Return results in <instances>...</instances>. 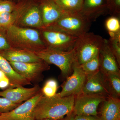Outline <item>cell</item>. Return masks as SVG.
<instances>
[{
    "instance_id": "obj_1",
    "label": "cell",
    "mask_w": 120,
    "mask_h": 120,
    "mask_svg": "<svg viewBox=\"0 0 120 120\" xmlns=\"http://www.w3.org/2000/svg\"><path fill=\"white\" fill-rule=\"evenodd\" d=\"M75 97L74 95L61 97L57 94L51 98L43 95L34 109V120H58L70 115L73 111Z\"/></svg>"
},
{
    "instance_id": "obj_2",
    "label": "cell",
    "mask_w": 120,
    "mask_h": 120,
    "mask_svg": "<svg viewBox=\"0 0 120 120\" xmlns=\"http://www.w3.org/2000/svg\"><path fill=\"white\" fill-rule=\"evenodd\" d=\"M4 29L11 48L34 52L46 48L40 30L15 25Z\"/></svg>"
},
{
    "instance_id": "obj_3",
    "label": "cell",
    "mask_w": 120,
    "mask_h": 120,
    "mask_svg": "<svg viewBox=\"0 0 120 120\" xmlns=\"http://www.w3.org/2000/svg\"><path fill=\"white\" fill-rule=\"evenodd\" d=\"M104 40L100 35L88 32L78 37L73 49L75 62L80 65L94 57L99 53Z\"/></svg>"
},
{
    "instance_id": "obj_4",
    "label": "cell",
    "mask_w": 120,
    "mask_h": 120,
    "mask_svg": "<svg viewBox=\"0 0 120 120\" xmlns=\"http://www.w3.org/2000/svg\"><path fill=\"white\" fill-rule=\"evenodd\" d=\"M37 56L48 64L55 65L60 70L61 78L66 79L73 72L75 62L74 49L65 51L50 48H45L35 52Z\"/></svg>"
},
{
    "instance_id": "obj_5",
    "label": "cell",
    "mask_w": 120,
    "mask_h": 120,
    "mask_svg": "<svg viewBox=\"0 0 120 120\" xmlns=\"http://www.w3.org/2000/svg\"><path fill=\"white\" fill-rule=\"evenodd\" d=\"M46 47L63 50L73 49L78 37L52 26L45 27L40 30Z\"/></svg>"
},
{
    "instance_id": "obj_6",
    "label": "cell",
    "mask_w": 120,
    "mask_h": 120,
    "mask_svg": "<svg viewBox=\"0 0 120 120\" xmlns=\"http://www.w3.org/2000/svg\"><path fill=\"white\" fill-rule=\"evenodd\" d=\"M91 23L79 13L66 12L56 22L49 26L79 37L88 32Z\"/></svg>"
},
{
    "instance_id": "obj_7",
    "label": "cell",
    "mask_w": 120,
    "mask_h": 120,
    "mask_svg": "<svg viewBox=\"0 0 120 120\" xmlns=\"http://www.w3.org/2000/svg\"><path fill=\"white\" fill-rule=\"evenodd\" d=\"M9 62L18 74L35 85L43 79V72L50 68L49 64L43 60L35 62Z\"/></svg>"
},
{
    "instance_id": "obj_8",
    "label": "cell",
    "mask_w": 120,
    "mask_h": 120,
    "mask_svg": "<svg viewBox=\"0 0 120 120\" xmlns=\"http://www.w3.org/2000/svg\"><path fill=\"white\" fill-rule=\"evenodd\" d=\"M108 98L81 93L75 97L73 111L77 116H97L99 105Z\"/></svg>"
},
{
    "instance_id": "obj_9",
    "label": "cell",
    "mask_w": 120,
    "mask_h": 120,
    "mask_svg": "<svg viewBox=\"0 0 120 120\" xmlns=\"http://www.w3.org/2000/svg\"><path fill=\"white\" fill-rule=\"evenodd\" d=\"M86 75L79 64L75 62L73 67V72L62 86V90L57 94L61 97L76 96L82 92V89L86 79Z\"/></svg>"
},
{
    "instance_id": "obj_10",
    "label": "cell",
    "mask_w": 120,
    "mask_h": 120,
    "mask_svg": "<svg viewBox=\"0 0 120 120\" xmlns=\"http://www.w3.org/2000/svg\"><path fill=\"white\" fill-rule=\"evenodd\" d=\"M41 91L10 112L0 113V120H34L35 107L43 96Z\"/></svg>"
},
{
    "instance_id": "obj_11",
    "label": "cell",
    "mask_w": 120,
    "mask_h": 120,
    "mask_svg": "<svg viewBox=\"0 0 120 120\" xmlns=\"http://www.w3.org/2000/svg\"><path fill=\"white\" fill-rule=\"evenodd\" d=\"M86 76L81 93L99 95L106 98L110 97L105 75L99 71L94 74Z\"/></svg>"
},
{
    "instance_id": "obj_12",
    "label": "cell",
    "mask_w": 120,
    "mask_h": 120,
    "mask_svg": "<svg viewBox=\"0 0 120 120\" xmlns=\"http://www.w3.org/2000/svg\"><path fill=\"white\" fill-rule=\"evenodd\" d=\"M109 0H83L79 13L92 22L109 13Z\"/></svg>"
},
{
    "instance_id": "obj_13",
    "label": "cell",
    "mask_w": 120,
    "mask_h": 120,
    "mask_svg": "<svg viewBox=\"0 0 120 120\" xmlns=\"http://www.w3.org/2000/svg\"><path fill=\"white\" fill-rule=\"evenodd\" d=\"M15 25L39 30L44 28L45 27L38 4L32 2Z\"/></svg>"
},
{
    "instance_id": "obj_14",
    "label": "cell",
    "mask_w": 120,
    "mask_h": 120,
    "mask_svg": "<svg viewBox=\"0 0 120 120\" xmlns=\"http://www.w3.org/2000/svg\"><path fill=\"white\" fill-rule=\"evenodd\" d=\"M41 90L38 84L31 88H25L24 86L9 87L0 91V97L5 98L16 104H21L23 102L26 101L34 97Z\"/></svg>"
},
{
    "instance_id": "obj_15",
    "label": "cell",
    "mask_w": 120,
    "mask_h": 120,
    "mask_svg": "<svg viewBox=\"0 0 120 120\" xmlns=\"http://www.w3.org/2000/svg\"><path fill=\"white\" fill-rule=\"evenodd\" d=\"M100 71L105 75L109 73H120V67L110 48L107 39H105L99 52Z\"/></svg>"
},
{
    "instance_id": "obj_16",
    "label": "cell",
    "mask_w": 120,
    "mask_h": 120,
    "mask_svg": "<svg viewBox=\"0 0 120 120\" xmlns=\"http://www.w3.org/2000/svg\"><path fill=\"white\" fill-rule=\"evenodd\" d=\"M38 4L45 27L56 22L66 13L54 0H39Z\"/></svg>"
},
{
    "instance_id": "obj_17",
    "label": "cell",
    "mask_w": 120,
    "mask_h": 120,
    "mask_svg": "<svg viewBox=\"0 0 120 120\" xmlns=\"http://www.w3.org/2000/svg\"><path fill=\"white\" fill-rule=\"evenodd\" d=\"M0 54L9 62H35L43 61L34 52L15 48L0 51Z\"/></svg>"
},
{
    "instance_id": "obj_18",
    "label": "cell",
    "mask_w": 120,
    "mask_h": 120,
    "mask_svg": "<svg viewBox=\"0 0 120 120\" xmlns=\"http://www.w3.org/2000/svg\"><path fill=\"white\" fill-rule=\"evenodd\" d=\"M0 70L5 74L10 80L9 87L15 88L31 84L30 82L16 72L8 61L0 54Z\"/></svg>"
},
{
    "instance_id": "obj_19",
    "label": "cell",
    "mask_w": 120,
    "mask_h": 120,
    "mask_svg": "<svg viewBox=\"0 0 120 120\" xmlns=\"http://www.w3.org/2000/svg\"><path fill=\"white\" fill-rule=\"evenodd\" d=\"M101 110L102 120H120V99L110 97L103 102Z\"/></svg>"
},
{
    "instance_id": "obj_20",
    "label": "cell",
    "mask_w": 120,
    "mask_h": 120,
    "mask_svg": "<svg viewBox=\"0 0 120 120\" xmlns=\"http://www.w3.org/2000/svg\"><path fill=\"white\" fill-rule=\"evenodd\" d=\"M105 75L110 97L120 98V73H109Z\"/></svg>"
},
{
    "instance_id": "obj_21",
    "label": "cell",
    "mask_w": 120,
    "mask_h": 120,
    "mask_svg": "<svg viewBox=\"0 0 120 120\" xmlns=\"http://www.w3.org/2000/svg\"><path fill=\"white\" fill-rule=\"evenodd\" d=\"M62 10L67 13H79L83 0H54Z\"/></svg>"
},
{
    "instance_id": "obj_22",
    "label": "cell",
    "mask_w": 120,
    "mask_h": 120,
    "mask_svg": "<svg viewBox=\"0 0 120 120\" xmlns=\"http://www.w3.org/2000/svg\"><path fill=\"white\" fill-rule=\"evenodd\" d=\"M86 75H90L100 71V61L99 53L91 60L79 65Z\"/></svg>"
},
{
    "instance_id": "obj_23",
    "label": "cell",
    "mask_w": 120,
    "mask_h": 120,
    "mask_svg": "<svg viewBox=\"0 0 120 120\" xmlns=\"http://www.w3.org/2000/svg\"><path fill=\"white\" fill-rule=\"evenodd\" d=\"M119 18L112 16L106 20L105 26L110 38L120 35V21Z\"/></svg>"
},
{
    "instance_id": "obj_24",
    "label": "cell",
    "mask_w": 120,
    "mask_h": 120,
    "mask_svg": "<svg viewBox=\"0 0 120 120\" xmlns=\"http://www.w3.org/2000/svg\"><path fill=\"white\" fill-rule=\"evenodd\" d=\"M58 88V83L56 80L50 79L45 82L41 91L44 96L51 98L56 95Z\"/></svg>"
},
{
    "instance_id": "obj_25",
    "label": "cell",
    "mask_w": 120,
    "mask_h": 120,
    "mask_svg": "<svg viewBox=\"0 0 120 120\" xmlns=\"http://www.w3.org/2000/svg\"><path fill=\"white\" fill-rule=\"evenodd\" d=\"M107 41L110 48L120 67V35L111 37Z\"/></svg>"
},
{
    "instance_id": "obj_26",
    "label": "cell",
    "mask_w": 120,
    "mask_h": 120,
    "mask_svg": "<svg viewBox=\"0 0 120 120\" xmlns=\"http://www.w3.org/2000/svg\"><path fill=\"white\" fill-rule=\"evenodd\" d=\"M20 105L14 103L4 97H0V113L10 112Z\"/></svg>"
},
{
    "instance_id": "obj_27",
    "label": "cell",
    "mask_w": 120,
    "mask_h": 120,
    "mask_svg": "<svg viewBox=\"0 0 120 120\" xmlns=\"http://www.w3.org/2000/svg\"><path fill=\"white\" fill-rule=\"evenodd\" d=\"M18 5L19 2L16 3L12 0L0 1V13L12 11Z\"/></svg>"
},
{
    "instance_id": "obj_28",
    "label": "cell",
    "mask_w": 120,
    "mask_h": 120,
    "mask_svg": "<svg viewBox=\"0 0 120 120\" xmlns=\"http://www.w3.org/2000/svg\"><path fill=\"white\" fill-rule=\"evenodd\" d=\"M109 14L120 18V0H109Z\"/></svg>"
},
{
    "instance_id": "obj_29",
    "label": "cell",
    "mask_w": 120,
    "mask_h": 120,
    "mask_svg": "<svg viewBox=\"0 0 120 120\" xmlns=\"http://www.w3.org/2000/svg\"><path fill=\"white\" fill-rule=\"evenodd\" d=\"M11 48L5 34L4 29L0 28V52Z\"/></svg>"
},
{
    "instance_id": "obj_30",
    "label": "cell",
    "mask_w": 120,
    "mask_h": 120,
    "mask_svg": "<svg viewBox=\"0 0 120 120\" xmlns=\"http://www.w3.org/2000/svg\"><path fill=\"white\" fill-rule=\"evenodd\" d=\"M68 120H102L97 116H77L71 117Z\"/></svg>"
},
{
    "instance_id": "obj_31",
    "label": "cell",
    "mask_w": 120,
    "mask_h": 120,
    "mask_svg": "<svg viewBox=\"0 0 120 120\" xmlns=\"http://www.w3.org/2000/svg\"><path fill=\"white\" fill-rule=\"evenodd\" d=\"M10 86V80L7 76L0 80V89L4 90L8 88Z\"/></svg>"
},
{
    "instance_id": "obj_32",
    "label": "cell",
    "mask_w": 120,
    "mask_h": 120,
    "mask_svg": "<svg viewBox=\"0 0 120 120\" xmlns=\"http://www.w3.org/2000/svg\"><path fill=\"white\" fill-rule=\"evenodd\" d=\"M7 76L3 71L0 70V80Z\"/></svg>"
},
{
    "instance_id": "obj_33",
    "label": "cell",
    "mask_w": 120,
    "mask_h": 120,
    "mask_svg": "<svg viewBox=\"0 0 120 120\" xmlns=\"http://www.w3.org/2000/svg\"><path fill=\"white\" fill-rule=\"evenodd\" d=\"M51 120V119H43V120Z\"/></svg>"
},
{
    "instance_id": "obj_34",
    "label": "cell",
    "mask_w": 120,
    "mask_h": 120,
    "mask_svg": "<svg viewBox=\"0 0 120 120\" xmlns=\"http://www.w3.org/2000/svg\"><path fill=\"white\" fill-rule=\"evenodd\" d=\"M23 0H17V1H18V2H21V1H22Z\"/></svg>"
},
{
    "instance_id": "obj_35",
    "label": "cell",
    "mask_w": 120,
    "mask_h": 120,
    "mask_svg": "<svg viewBox=\"0 0 120 120\" xmlns=\"http://www.w3.org/2000/svg\"><path fill=\"white\" fill-rule=\"evenodd\" d=\"M1 0H0V1Z\"/></svg>"
}]
</instances>
